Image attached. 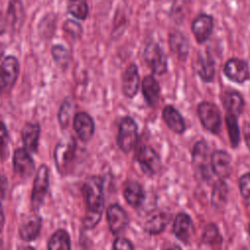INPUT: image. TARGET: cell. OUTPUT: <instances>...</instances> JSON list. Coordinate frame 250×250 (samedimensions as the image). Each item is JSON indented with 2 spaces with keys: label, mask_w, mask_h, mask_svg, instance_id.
Returning a JSON list of instances; mask_svg holds the SVG:
<instances>
[{
  "label": "cell",
  "mask_w": 250,
  "mask_h": 250,
  "mask_svg": "<svg viewBox=\"0 0 250 250\" xmlns=\"http://www.w3.org/2000/svg\"><path fill=\"white\" fill-rule=\"evenodd\" d=\"M138 137L137 124L131 117H124L119 125L117 144L124 152H129L136 145Z\"/></svg>",
  "instance_id": "6"
},
{
  "label": "cell",
  "mask_w": 250,
  "mask_h": 250,
  "mask_svg": "<svg viewBox=\"0 0 250 250\" xmlns=\"http://www.w3.org/2000/svg\"><path fill=\"white\" fill-rule=\"evenodd\" d=\"M73 126L76 134L83 142L89 141L94 134V121L92 117L85 112H79L75 114L73 118Z\"/></svg>",
  "instance_id": "17"
},
{
  "label": "cell",
  "mask_w": 250,
  "mask_h": 250,
  "mask_svg": "<svg viewBox=\"0 0 250 250\" xmlns=\"http://www.w3.org/2000/svg\"><path fill=\"white\" fill-rule=\"evenodd\" d=\"M48 250H70V239L64 229H58L51 236Z\"/></svg>",
  "instance_id": "28"
},
{
  "label": "cell",
  "mask_w": 250,
  "mask_h": 250,
  "mask_svg": "<svg viewBox=\"0 0 250 250\" xmlns=\"http://www.w3.org/2000/svg\"><path fill=\"white\" fill-rule=\"evenodd\" d=\"M106 218L109 229L114 234L122 232L127 228L129 223L125 210L118 204H111L107 208Z\"/></svg>",
  "instance_id": "11"
},
{
  "label": "cell",
  "mask_w": 250,
  "mask_h": 250,
  "mask_svg": "<svg viewBox=\"0 0 250 250\" xmlns=\"http://www.w3.org/2000/svg\"><path fill=\"white\" fill-rule=\"evenodd\" d=\"M137 160L143 171L149 175L155 174L161 165L159 155L148 146H143L139 148L137 152Z\"/></svg>",
  "instance_id": "10"
},
{
  "label": "cell",
  "mask_w": 250,
  "mask_h": 250,
  "mask_svg": "<svg viewBox=\"0 0 250 250\" xmlns=\"http://www.w3.org/2000/svg\"><path fill=\"white\" fill-rule=\"evenodd\" d=\"M162 116L167 126L175 133L181 134L186 130V123L181 113L172 105H166L163 108Z\"/></svg>",
  "instance_id": "22"
},
{
  "label": "cell",
  "mask_w": 250,
  "mask_h": 250,
  "mask_svg": "<svg viewBox=\"0 0 250 250\" xmlns=\"http://www.w3.org/2000/svg\"><path fill=\"white\" fill-rule=\"evenodd\" d=\"M0 250H3V243H2L1 239H0Z\"/></svg>",
  "instance_id": "44"
},
{
  "label": "cell",
  "mask_w": 250,
  "mask_h": 250,
  "mask_svg": "<svg viewBox=\"0 0 250 250\" xmlns=\"http://www.w3.org/2000/svg\"><path fill=\"white\" fill-rule=\"evenodd\" d=\"M226 124L229 129V136L230 143L233 147L237 146L239 140H240V133H239V128L236 120V116L230 113H227L226 115Z\"/></svg>",
  "instance_id": "29"
},
{
  "label": "cell",
  "mask_w": 250,
  "mask_h": 250,
  "mask_svg": "<svg viewBox=\"0 0 250 250\" xmlns=\"http://www.w3.org/2000/svg\"><path fill=\"white\" fill-rule=\"evenodd\" d=\"M231 158L224 150H216L211 154L212 172L221 178H228L230 174Z\"/></svg>",
  "instance_id": "14"
},
{
  "label": "cell",
  "mask_w": 250,
  "mask_h": 250,
  "mask_svg": "<svg viewBox=\"0 0 250 250\" xmlns=\"http://www.w3.org/2000/svg\"><path fill=\"white\" fill-rule=\"evenodd\" d=\"M193 224L190 217L185 213H180L174 220V234L183 242H188L193 234Z\"/></svg>",
  "instance_id": "15"
},
{
  "label": "cell",
  "mask_w": 250,
  "mask_h": 250,
  "mask_svg": "<svg viewBox=\"0 0 250 250\" xmlns=\"http://www.w3.org/2000/svg\"><path fill=\"white\" fill-rule=\"evenodd\" d=\"M142 90L146 103L151 106L154 105L159 99L160 87L152 75H148L144 78L142 82Z\"/></svg>",
  "instance_id": "25"
},
{
  "label": "cell",
  "mask_w": 250,
  "mask_h": 250,
  "mask_svg": "<svg viewBox=\"0 0 250 250\" xmlns=\"http://www.w3.org/2000/svg\"><path fill=\"white\" fill-rule=\"evenodd\" d=\"M82 189L86 203V215L83 225L87 229H92L99 223L104 212L103 181L97 176L90 177L85 181Z\"/></svg>",
  "instance_id": "1"
},
{
  "label": "cell",
  "mask_w": 250,
  "mask_h": 250,
  "mask_svg": "<svg viewBox=\"0 0 250 250\" xmlns=\"http://www.w3.org/2000/svg\"><path fill=\"white\" fill-rule=\"evenodd\" d=\"M53 59L57 62L58 65L64 67L68 63L69 54L68 51L62 45H54L51 50Z\"/></svg>",
  "instance_id": "33"
},
{
  "label": "cell",
  "mask_w": 250,
  "mask_h": 250,
  "mask_svg": "<svg viewBox=\"0 0 250 250\" xmlns=\"http://www.w3.org/2000/svg\"><path fill=\"white\" fill-rule=\"evenodd\" d=\"M144 59L154 74L161 75L167 71V57L157 43L150 42L146 45Z\"/></svg>",
  "instance_id": "4"
},
{
  "label": "cell",
  "mask_w": 250,
  "mask_h": 250,
  "mask_svg": "<svg viewBox=\"0 0 250 250\" xmlns=\"http://www.w3.org/2000/svg\"><path fill=\"white\" fill-rule=\"evenodd\" d=\"M76 143L72 138H65L57 145L54 152V158L58 171L62 174L67 172L74 159Z\"/></svg>",
  "instance_id": "2"
},
{
  "label": "cell",
  "mask_w": 250,
  "mask_h": 250,
  "mask_svg": "<svg viewBox=\"0 0 250 250\" xmlns=\"http://www.w3.org/2000/svg\"><path fill=\"white\" fill-rule=\"evenodd\" d=\"M113 250H134L132 243L126 238H116L113 242Z\"/></svg>",
  "instance_id": "38"
},
{
  "label": "cell",
  "mask_w": 250,
  "mask_h": 250,
  "mask_svg": "<svg viewBox=\"0 0 250 250\" xmlns=\"http://www.w3.org/2000/svg\"><path fill=\"white\" fill-rule=\"evenodd\" d=\"M170 222V216L164 212H153L147 216L144 223V229L150 234L161 232Z\"/></svg>",
  "instance_id": "21"
},
{
  "label": "cell",
  "mask_w": 250,
  "mask_h": 250,
  "mask_svg": "<svg viewBox=\"0 0 250 250\" xmlns=\"http://www.w3.org/2000/svg\"><path fill=\"white\" fill-rule=\"evenodd\" d=\"M228 188L224 181H219L215 184L212 192V201L215 205L220 206L226 202Z\"/></svg>",
  "instance_id": "32"
},
{
  "label": "cell",
  "mask_w": 250,
  "mask_h": 250,
  "mask_svg": "<svg viewBox=\"0 0 250 250\" xmlns=\"http://www.w3.org/2000/svg\"><path fill=\"white\" fill-rule=\"evenodd\" d=\"M73 110H74V104L72 103L71 100L65 99L59 111V121L62 128L68 125L69 119L72 115Z\"/></svg>",
  "instance_id": "31"
},
{
  "label": "cell",
  "mask_w": 250,
  "mask_h": 250,
  "mask_svg": "<svg viewBox=\"0 0 250 250\" xmlns=\"http://www.w3.org/2000/svg\"><path fill=\"white\" fill-rule=\"evenodd\" d=\"M14 169L15 172L22 177H30L35 169L34 162L25 148H18L14 152Z\"/></svg>",
  "instance_id": "13"
},
{
  "label": "cell",
  "mask_w": 250,
  "mask_h": 250,
  "mask_svg": "<svg viewBox=\"0 0 250 250\" xmlns=\"http://www.w3.org/2000/svg\"><path fill=\"white\" fill-rule=\"evenodd\" d=\"M202 240L206 244H216L221 240V236L218 230V228L214 224H209L205 227L202 233Z\"/></svg>",
  "instance_id": "34"
},
{
  "label": "cell",
  "mask_w": 250,
  "mask_h": 250,
  "mask_svg": "<svg viewBox=\"0 0 250 250\" xmlns=\"http://www.w3.org/2000/svg\"><path fill=\"white\" fill-rule=\"evenodd\" d=\"M40 127L37 123H26L21 131V139L24 148L28 152H35L38 146Z\"/></svg>",
  "instance_id": "23"
},
{
  "label": "cell",
  "mask_w": 250,
  "mask_h": 250,
  "mask_svg": "<svg viewBox=\"0 0 250 250\" xmlns=\"http://www.w3.org/2000/svg\"><path fill=\"white\" fill-rule=\"evenodd\" d=\"M223 103L228 113L233 114L236 117L243 111L244 101L242 96L236 91L227 92L224 96Z\"/></svg>",
  "instance_id": "26"
},
{
  "label": "cell",
  "mask_w": 250,
  "mask_h": 250,
  "mask_svg": "<svg viewBox=\"0 0 250 250\" xmlns=\"http://www.w3.org/2000/svg\"><path fill=\"white\" fill-rule=\"evenodd\" d=\"M192 162L195 170L203 179H208L212 171L211 153L205 142L200 141L195 144L192 151Z\"/></svg>",
  "instance_id": "7"
},
{
  "label": "cell",
  "mask_w": 250,
  "mask_h": 250,
  "mask_svg": "<svg viewBox=\"0 0 250 250\" xmlns=\"http://www.w3.org/2000/svg\"><path fill=\"white\" fill-rule=\"evenodd\" d=\"M63 29L66 33L70 34L72 37H78L80 36L82 32V27L80 24L74 21H66L63 24Z\"/></svg>",
  "instance_id": "36"
},
{
  "label": "cell",
  "mask_w": 250,
  "mask_h": 250,
  "mask_svg": "<svg viewBox=\"0 0 250 250\" xmlns=\"http://www.w3.org/2000/svg\"><path fill=\"white\" fill-rule=\"evenodd\" d=\"M244 140L248 147L250 148V123L245 125L244 127Z\"/></svg>",
  "instance_id": "39"
},
{
  "label": "cell",
  "mask_w": 250,
  "mask_h": 250,
  "mask_svg": "<svg viewBox=\"0 0 250 250\" xmlns=\"http://www.w3.org/2000/svg\"><path fill=\"white\" fill-rule=\"evenodd\" d=\"M123 194L126 201L132 207L140 206L145 198L143 188L136 181H129L125 184L123 188Z\"/></svg>",
  "instance_id": "24"
},
{
  "label": "cell",
  "mask_w": 250,
  "mask_h": 250,
  "mask_svg": "<svg viewBox=\"0 0 250 250\" xmlns=\"http://www.w3.org/2000/svg\"><path fill=\"white\" fill-rule=\"evenodd\" d=\"M49 188V169L46 165H41L36 172L32 193L31 203L34 209H38L42 204L43 199Z\"/></svg>",
  "instance_id": "8"
},
{
  "label": "cell",
  "mask_w": 250,
  "mask_h": 250,
  "mask_svg": "<svg viewBox=\"0 0 250 250\" xmlns=\"http://www.w3.org/2000/svg\"><path fill=\"white\" fill-rule=\"evenodd\" d=\"M248 232H249V235H250V225H249V227H248Z\"/></svg>",
  "instance_id": "45"
},
{
  "label": "cell",
  "mask_w": 250,
  "mask_h": 250,
  "mask_svg": "<svg viewBox=\"0 0 250 250\" xmlns=\"http://www.w3.org/2000/svg\"><path fill=\"white\" fill-rule=\"evenodd\" d=\"M171 51L182 62H185L189 54V43L188 38L180 31H174L169 35Z\"/></svg>",
  "instance_id": "19"
},
{
  "label": "cell",
  "mask_w": 250,
  "mask_h": 250,
  "mask_svg": "<svg viewBox=\"0 0 250 250\" xmlns=\"http://www.w3.org/2000/svg\"><path fill=\"white\" fill-rule=\"evenodd\" d=\"M67 10L70 15H72L74 18L79 20L86 19L89 13L88 5L84 0L71 1V3L68 5Z\"/></svg>",
  "instance_id": "30"
},
{
  "label": "cell",
  "mask_w": 250,
  "mask_h": 250,
  "mask_svg": "<svg viewBox=\"0 0 250 250\" xmlns=\"http://www.w3.org/2000/svg\"><path fill=\"white\" fill-rule=\"evenodd\" d=\"M20 65L17 58L13 56H8L4 59L0 65V93H9L19 76Z\"/></svg>",
  "instance_id": "3"
},
{
  "label": "cell",
  "mask_w": 250,
  "mask_h": 250,
  "mask_svg": "<svg viewBox=\"0 0 250 250\" xmlns=\"http://www.w3.org/2000/svg\"><path fill=\"white\" fill-rule=\"evenodd\" d=\"M197 113L203 127L211 133H218L221 127V113L216 104L202 102L197 106Z\"/></svg>",
  "instance_id": "5"
},
{
  "label": "cell",
  "mask_w": 250,
  "mask_h": 250,
  "mask_svg": "<svg viewBox=\"0 0 250 250\" xmlns=\"http://www.w3.org/2000/svg\"><path fill=\"white\" fill-rule=\"evenodd\" d=\"M6 179L2 178L0 175V198L4 195L5 193V188H6Z\"/></svg>",
  "instance_id": "40"
},
{
  "label": "cell",
  "mask_w": 250,
  "mask_h": 250,
  "mask_svg": "<svg viewBox=\"0 0 250 250\" xmlns=\"http://www.w3.org/2000/svg\"><path fill=\"white\" fill-rule=\"evenodd\" d=\"M41 225V218L39 216L29 215L25 217L19 227L20 236L26 241L35 239L40 232Z\"/></svg>",
  "instance_id": "18"
},
{
  "label": "cell",
  "mask_w": 250,
  "mask_h": 250,
  "mask_svg": "<svg viewBox=\"0 0 250 250\" xmlns=\"http://www.w3.org/2000/svg\"><path fill=\"white\" fill-rule=\"evenodd\" d=\"M243 250H250V247H247V248H244Z\"/></svg>",
  "instance_id": "46"
},
{
  "label": "cell",
  "mask_w": 250,
  "mask_h": 250,
  "mask_svg": "<svg viewBox=\"0 0 250 250\" xmlns=\"http://www.w3.org/2000/svg\"><path fill=\"white\" fill-rule=\"evenodd\" d=\"M164 250H182L178 245L176 244H172V245H169V246H166L164 248Z\"/></svg>",
  "instance_id": "42"
},
{
  "label": "cell",
  "mask_w": 250,
  "mask_h": 250,
  "mask_svg": "<svg viewBox=\"0 0 250 250\" xmlns=\"http://www.w3.org/2000/svg\"><path fill=\"white\" fill-rule=\"evenodd\" d=\"M24 19L23 6L20 0H12L8 7L7 20L14 29H19Z\"/></svg>",
  "instance_id": "27"
},
{
  "label": "cell",
  "mask_w": 250,
  "mask_h": 250,
  "mask_svg": "<svg viewBox=\"0 0 250 250\" xmlns=\"http://www.w3.org/2000/svg\"><path fill=\"white\" fill-rule=\"evenodd\" d=\"M18 250H34V249L30 246H22V247H20Z\"/></svg>",
  "instance_id": "43"
},
{
  "label": "cell",
  "mask_w": 250,
  "mask_h": 250,
  "mask_svg": "<svg viewBox=\"0 0 250 250\" xmlns=\"http://www.w3.org/2000/svg\"><path fill=\"white\" fill-rule=\"evenodd\" d=\"M195 71L204 82H211L215 75V62L210 54H200L195 62Z\"/></svg>",
  "instance_id": "20"
},
{
  "label": "cell",
  "mask_w": 250,
  "mask_h": 250,
  "mask_svg": "<svg viewBox=\"0 0 250 250\" xmlns=\"http://www.w3.org/2000/svg\"><path fill=\"white\" fill-rule=\"evenodd\" d=\"M9 153V135L5 125L0 122V157L6 158Z\"/></svg>",
  "instance_id": "35"
},
{
  "label": "cell",
  "mask_w": 250,
  "mask_h": 250,
  "mask_svg": "<svg viewBox=\"0 0 250 250\" xmlns=\"http://www.w3.org/2000/svg\"><path fill=\"white\" fill-rule=\"evenodd\" d=\"M192 33L199 44L204 43L210 37L213 30V18L207 14L197 16L191 24Z\"/></svg>",
  "instance_id": "12"
},
{
  "label": "cell",
  "mask_w": 250,
  "mask_h": 250,
  "mask_svg": "<svg viewBox=\"0 0 250 250\" xmlns=\"http://www.w3.org/2000/svg\"><path fill=\"white\" fill-rule=\"evenodd\" d=\"M3 226H4V213H3V209H2V206L0 203V231L3 229Z\"/></svg>",
  "instance_id": "41"
},
{
  "label": "cell",
  "mask_w": 250,
  "mask_h": 250,
  "mask_svg": "<svg viewBox=\"0 0 250 250\" xmlns=\"http://www.w3.org/2000/svg\"><path fill=\"white\" fill-rule=\"evenodd\" d=\"M239 188L241 195L246 199H250V173L244 174L240 178Z\"/></svg>",
  "instance_id": "37"
},
{
  "label": "cell",
  "mask_w": 250,
  "mask_h": 250,
  "mask_svg": "<svg viewBox=\"0 0 250 250\" xmlns=\"http://www.w3.org/2000/svg\"><path fill=\"white\" fill-rule=\"evenodd\" d=\"M70 1H75V0H70Z\"/></svg>",
  "instance_id": "48"
},
{
  "label": "cell",
  "mask_w": 250,
  "mask_h": 250,
  "mask_svg": "<svg viewBox=\"0 0 250 250\" xmlns=\"http://www.w3.org/2000/svg\"><path fill=\"white\" fill-rule=\"evenodd\" d=\"M225 75L236 83H244L250 77L249 66L247 62L238 58H231L224 65Z\"/></svg>",
  "instance_id": "9"
},
{
  "label": "cell",
  "mask_w": 250,
  "mask_h": 250,
  "mask_svg": "<svg viewBox=\"0 0 250 250\" xmlns=\"http://www.w3.org/2000/svg\"><path fill=\"white\" fill-rule=\"evenodd\" d=\"M1 56H2V49L0 48V57H1Z\"/></svg>",
  "instance_id": "47"
},
{
  "label": "cell",
  "mask_w": 250,
  "mask_h": 250,
  "mask_svg": "<svg viewBox=\"0 0 250 250\" xmlns=\"http://www.w3.org/2000/svg\"><path fill=\"white\" fill-rule=\"evenodd\" d=\"M140 86V76L136 64H130L122 77V92L127 98H133Z\"/></svg>",
  "instance_id": "16"
}]
</instances>
